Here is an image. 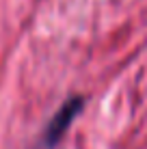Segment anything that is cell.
Here are the masks:
<instances>
[{"label": "cell", "instance_id": "cell-1", "mask_svg": "<svg viewBox=\"0 0 147 149\" xmlns=\"http://www.w3.org/2000/svg\"><path fill=\"white\" fill-rule=\"evenodd\" d=\"M82 104H84L82 97H74L67 104H63V108L54 115V119L48 123V130H45V145L48 147H54L61 141V136L69 130V125L76 119V115L82 110Z\"/></svg>", "mask_w": 147, "mask_h": 149}]
</instances>
